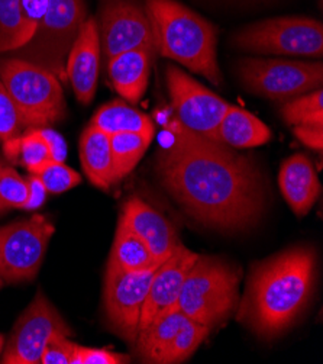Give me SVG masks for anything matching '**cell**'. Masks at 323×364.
I'll list each match as a JSON object with an SVG mask.
<instances>
[{
    "label": "cell",
    "mask_w": 323,
    "mask_h": 364,
    "mask_svg": "<svg viewBox=\"0 0 323 364\" xmlns=\"http://www.w3.org/2000/svg\"><path fill=\"white\" fill-rule=\"evenodd\" d=\"M168 131L171 144L158 151L155 170L177 205L214 230L243 231L258 224L267 208V185L258 166L177 119Z\"/></svg>",
    "instance_id": "cell-1"
},
{
    "label": "cell",
    "mask_w": 323,
    "mask_h": 364,
    "mask_svg": "<svg viewBox=\"0 0 323 364\" xmlns=\"http://www.w3.org/2000/svg\"><path fill=\"white\" fill-rule=\"evenodd\" d=\"M316 280L310 247L285 250L253 266L236 319L263 338L283 334L306 309Z\"/></svg>",
    "instance_id": "cell-2"
},
{
    "label": "cell",
    "mask_w": 323,
    "mask_h": 364,
    "mask_svg": "<svg viewBox=\"0 0 323 364\" xmlns=\"http://www.w3.org/2000/svg\"><path fill=\"white\" fill-rule=\"evenodd\" d=\"M147 15L155 38V51L180 63L213 85L222 83L213 25L175 0H147Z\"/></svg>",
    "instance_id": "cell-3"
},
{
    "label": "cell",
    "mask_w": 323,
    "mask_h": 364,
    "mask_svg": "<svg viewBox=\"0 0 323 364\" xmlns=\"http://www.w3.org/2000/svg\"><path fill=\"white\" fill-rule=\"evenodd\" d=\"M241 270L219 257L200 256L189 270L177 308L212 331L239 305Z\"/></svg>",
    "instance_id": "cell-4"
},
{
    "label": "cell",
    "mask_w": 323,
    "mask_h": 364,
    "mask_svg": "<svg viewBox=\"0 0 323 364\" xmlns=\"http://www.w3.org/2000/svg\"><path fill=\"white\" fill-rule=\"evenodd\" d=\"M0 82L12 97L25 128H47L65 117V99L58 77L31 61L0 60Z\"/></svg>",
    "instance_id": "cell-5"
},
{
    "label": "cell",
    "mask_w": 323,
    "mask_h": 364,
    "mask_svg": "<svg viewBox=\"0 0 323 364\" xmlns=\"http://www.w3.org/2000/svg\"><path fill=\"white\" fill-rule=\"evenodd\" d=\"M87 19L83 0H48V9L18 58L37 64L60 79L65 77L67 55Z\"/></svg>",
    "instance_id": "cell-6"
},
{
    "label": "cell",
    "mask_w": 323,
    "mask_h": 364,
    "mask_svg": "<svg viewBox=\"0 0 323 364\" xmlns=\"http://www.w3.org/2000/svg\"><path fill=\"white\" fill-rule=\"evenodd\" d=\"M235 48L254 54L320 58L323 26L310 18H274L251 23L232 36Z\"/></svg>",
    "instance_id": "cell-7"
},
{
    "label": "cell",
    "mask_w": 323,
    "mask_h": 364,
    "mask_svg": "<svg viewBox=\"0 0 323 364\" xmlns=\"http://www.w3.org/2000/svg\"><path fill=\"white\" fill-rule=\"evenodd\" d=\"M236 73L242 86L253 95L284 100L322 89V61L278 58H241Z\"/></svg>",
    "instance_id": "cell-8"
},
{
    "label": "cell",
    "mask_w": 323,
    "mask_h": 364,
    "mask_svg": "<svg viewBox=\"0 0 323 364\" xmlns=\"http://www.w3.org/2000/svg\"><path fill=\"white\" fill-rule=\"evenodd\" d=\"M55 228L40 213L0 227V279L8 283L37 277Z\"/></svg>",
    "instance_id": "cell-9"
},
{
    "label": "cell",
    "mask_w": 323,
    "mask_h": 364,
    "mask_svg": "<svg viewBox=\"0 0 323 364\" xmlns=\"http://www.w3.org/2000/svg\"><path fill=\"white\" fill-rule=\"evenodd\" d=\"M55 334L73 337V330L40 290L16 321L2 363L40 364L45 346Z\"/></svg>",
    "instance_id": "cell-10"
},
{
    "label": "cell",
    "mask_w": 323,
    "mask_h": 364,
    "mask_svg": "<svg viewBox=\"0 0 323 364\" xmlns=\"http://www.w3.org/2000/svg\"><path fill=\"white\" fill-rule=\"evenodd\" d=\"M165 79L177 121L199 135L218 139V128L229 103L178 67L168 65Z\"/></svg>",
    "instance_id": "cell-11"
},
{
    "label": "cell",
    "mask_w": 323,
    "mask_h": 364,
    "mask_svg": "<svg viewBox=\"0 0 323 364\" xmlns=\"http://www.w3.org/2000/svg\"><path fill=\"white\" fill-rule=\"evenodd\" d=\"M158 266L139 272H119L106 267L104 309L107 322L131 346L136 343L143 304Z\"/></svg>",
    "instance_id": "cell-12"
},
{
    "label": "cell",
    "mask_w": 323,
    "mask_h": 364,
    "mask_svg": "<svg viewBox=\"0 0 323 364\" xmlns=\"http://www.w3.org/2000/svg\"><path fill=\"white\" fill-rule=\"evenodd\" d=\"M97 29L107 61L131 50L155 51L154 29L147 11L131 0H112L104 5Z\"/></svg>",
    "instance_id": "cell-13"
},
{
    "label": "cell",
    "mask_w": 323,
    "mask_h": 364,
    "mask_svg": "<svg viewBox=\"0 0 323 364\" xmlns=\"http://www.w3.org/2000/svg\"><path fill=\"white\" fill-rule=\"evenodd\" d=\"M197 257V252L180 244L155 269L150 283L146 304H143L139 322V333L143 328H147L158 316L177 305L185 279L192 266L196 263Z\"/></svg>",
    "instance_id": "cell-14"
},
{
    "label": "cell",
    "mask_w": 323,
    "mask_h": 364,
    "mask_svg": "<svg viewBox=\"0 0 323 364\" xmlns=\"http://www.w3.org/2000/svg\"><path fill=\"white\" fill-rule=\"evenodd\" d=\"M100 51L97 22L87 18L65 61V76L73 86L77 100L83 105L92 102L97 89Z\"/></svg>",
    "instance_id": "cell-15"
},
{
    "label": "cell",
    "mask_w": 323,
    "mask_h": 364,
    "mask_svg": "<svg viewBox=\"0 0 323 364\" xmlns=\"http://www.w3.org/2000/svg\"><path fill=\"white\" fill-rule=\"evenodd\" d=\"M119 220L147 244L160 263L182 244L177 230L167 218L139 198H131L124 203Z\"/></svg>",
    "instance_id": "cell-16"
},
{
    "label": "cell",
    "mask_w": 323,
    "mask_h": 364,
    "mask_svg": "<svg viewBox=\"0 0 323 364\" xmlns=\"http://www.w3.org/2000/svg\"><path fill=\"white\" fill-rule=\"evenodd\" d=\"M278 185L284 199L297 216L307 215L322 191L312 161L303 154L292 156L283 163Z\"/></svg>",
    "instance_id": "cell-17"
},
{
    "label": "cell",
    "mask_w": 323,
    "mask_h": 364,
    "mask_svg": "<svg viewBox=\"0 0 323 364\" xmlns=\"http://www.w3.org/2000/svg\"><path fill=\"white\" fill-rule=\"evenodd\" d=\"M153 54L139 48L122 53L107 61L114 87L132 105H136L147 90Z\"/></svg>",
    "instance_id": "cell-18"
},
{
    "label": "cell",
    "mask_w": 323,
    "mask_h": 364,
    "mask_svg": "<svg viewBox=\"0 0 323 364\" xmlns=\"http://www.w3.org/2000/svg\"><path fill=\"white\" fill-rule=\"evenodd\" d=\"M80 160L92 183L103 191L115 185L111 135L89 127L80 139Z\"/></svg>",
    "instance_id": "cell-19"
},
{
    "label": "cell",
    "mask_w": 323,
    "mask_h": 364,
    "mask_svg": "<svg viewBox=\"0 0 323 364\" xmlns=\"http://www.w3.org/2000/svg\"><path fill=\"white\" fill-rule=\"evenodd\" d=\"M270 128L256 115L229 105L218 128V139L232 149H251L270 141Z\"/></svg>",
    "instance_id": "cell-20"
},
{
    "label": "cell",
    "mask_w": 323,
    "mask_h": 364,
    "mask_svg": "<svg viewBox=\"0 0 323 364\" xmlns=\"http://www.w3.org/2000/svg\"><path fill=\"white\" fill-rule=\"evenodd\" d=\"M161 264L153 252L124 221H118L114 247L111 251L107 269L119 272H139Z\"/></svg>",
    "instance_id": "cell-21"
},
{
    "label": "cell",
    "mask_w": 323,
    "mask_h": 364,
    "mask_svg": "<svg viewBox=\"0 0 323 364\" xmlns=\"http://www.w3.org/2000/svg\"><path fill=\"white\" fill-rule=\"evenodd\" d=\"M90 127H94L107 135L133 132L154 136V124L151 119L133 106L121 100L103 105L94 114Z\"/></svg>",
    "instance_id": "cell-22"
},
{
    "label": "cell",
    "mask_w": 323,
    "mask_h": 364,
    "mask_svg": "<svg viewBox=\"0 0 323 364\" xmlns=\"http://www.w3.org/2000/svg\"><path fill=\"white\" fill-rule=\"evenodd\" d=\"M4 151L11 161L26 167L29 173L51 160L41 128H29L23 135L5 141Z\"/></svg>",
    "instance_id": "cell-23"
},
{
    "label": "cell",
    "mask_w": 323,
    "mask_h": 364,
    "mask_svg": "<svg viewBox=\"0 0 323 364\" xmlns=\"http://www.w3.org/2000/svg\"><path fill=\"white\" fill-rule=\"evenodd\" d=\"M154 136L122 132L111 135V151L115 183L128 176L148 150Z\"/></svg>",
    "instance_id": "cell-24"
},
{
    "label": "cell",
    "mask_w": 323,
    "mask_h": 364,
    "mask_svg": "<svg viewBox=\"0 0 323 364\" xmlns=\"http://www.w3.org/2000/svg\"><path fill=\"white\" fill-rule=\"evenodd\" d=\"M28 41L21 0H0V53L16 51Z\"/></svg>",
    "instance_id": "cell-25"
},
{
    "label": "cell",
    "mask_w": 323,
    "mask_h": 364,
    "mask_svg": "<svg viewBox=\"0 0 323 364\" xmlns=\"http://www.w3.org/2000/svg\"><path fill=\"white\" fill-rule=\"evenodd\" d=\"M283 119L293 127H323V92L322 89L305 93L287 102L281 107Z\"/></svg>",
    "instance_id": "cell-26"
},
{
    "label": "cell",
    "mask_w": 323,
    "mask_h": 364,
    "mask_svg": "<svg viewBox=\"0 0 323 364\" xmlns=\"http://www.w3.org/2000/svg\"><path fill=\"white\" fill-rule=\"evenodd\" d=\"M29 174H35L45 186L48 193L60 195L80 185L82 176L64 164V161L50 160L38 168L32 170Z\"/></svg>",
    "instance_id": "cell-27"
},
{
    "label": "cell",
    "mask_w": 323,
    "mask_h": 364,
    "mask_svg": "<svg viewBox=\"0 0 323 364\" xmlns=\"http://www.w3.org/2000/svg\"><path fill=\"white\" fill-rule=\"evenodd\" d=\"M28 199V180L0 161V209H22Z\"/></svg>",
    "instance_id": "cell-28"
},
{
    "label": "cell",
    "mask_w": 323,
    "mask_h": 364,
    "mask_svg": "<svg viewBox=\"0 0 323 364\" xmlns=\"http://www.w3.org/2000/svg\"><path fill=\"white\" fill-rule=\"evenodd\" d=\"M23 128L18 109L6 87L0 82V141L5 142L19 135Z\"/></svg>",
    "instance_id": "cell-29"
},
{
    "label": "cell",
    "mask_w": 323,
    "mask_h": 364,
    "mask_svg": "<svg viewBox=\"0 0 323 364\" xmlns=\"http://www.w3.org/2000/svg\"><path fill=\"white\" fill-rule=\"evenodd\" d=\"M77 344L64 334H55L51 337L44 348L40 364H71Z\"/></svg>",
    "instance_id": "cell-30"
},
{
    "label": "cell",
    "mask_w": 323,
    "mask_h": 364,
    "mask_svg": "<svg viewBox=\"0 0 323 364\" xmlns=\"http://www.w3.org/2000/svg\"><path fill=\"white\" fill-rule=\"evenodd\" d=\"M129 357L107 348H89L77 346L71 364H125Z\"/></svg>",
    "instance_id": "cell-31"
},
{
    "label": "cell",
    "mask_w": 323,
    "mask_h": 364,
    "mask_svg": "<svg viewBox=\"0 0 323 364\" xmlns=\"http://www.w3.org/2000/svg\"><path fill=\"white\" fill-rule=\"evenodd\" d=\"M48 9V0H21V14L31 40Z\"/></svg>",
    "instance_id": "cell-32"
},
{
    "label": "cell",
    "mask_w": 323,
    "mask_h": 364,
    "mask_svg": "<svg viewBox=\"0 0 323 364\" xmlns=\"http://www.w3.org/2000/svg\"><path fill=\"white\" fill-rule=\"evenodd\" d=\"M28 180V199L25 202V205L22 206L23 210H37L40 209L45 199H47V189L43 185V181L35 176V174H29Z\"/></svg>",
    "instance_id": "cell-33"
},
{
    "label": "cell",
    "mask_w": 323,
    "mask_h": 364,
    "mask_svg": "<svg viewBox=\"0 0 323 364\" xmlns=\"http://www.w3.org/2000/svg\"><path fill=\"white\" fill-rule=\"evenodd\" d=\"M296 138L306 147L322 151L323 149V127L317 125H299L293 129Z\"/></svg>",
    "instance_id": "cell-34"
},
{
    "label": "cell",
    "mask_w": 323,
    "mask_h": 364,
    "mask_svg": "<svg viewBox=\"0 0 323 364\" xmlns=\"http://www.w3.org/2000/svg\"><path fill=\"white\" fill-rule=\"evenodd\" d=\"M41 132L48 144V149H50V153H51V160L54 161H64L65 157H67V145H65V141L64 138L55 132L54 129H50L48 127L47 128H41Z\"/></svg>",
    "instance_id": "cell-35"
},
{
    "label": "cell",
    "mask_w": 323,
    "mask_h": 364,
    "mask_svg": "<svg viewBox=\"0 0 323 364\" xmlns=\"http://www.w3.org/2000/svg\"><path fill=\"white\" fill-rule=\"evenodd\" d=\"M4 348V336H0V353H2Z\"/></svg>",
    "instance_id": "cell-36"
},
{
    "label": "cell",
    "mask_w": 323,
    "mask_h": 364,
    "mask_svg": "<svg viewBox=\"0 0 323 364\" xmlns=\"http://www.w3.org/2000/svg\"><path fill=\"white\" fill-rule=\"evenodd\" d=\"M2 284H4V282H2V279H0V287H2Z\"/></svg>",
    "instance_id": "cell-37"
},
{
    "label": "cell",
    "mask_w": 323,
    "mask_h": 364,
    "mask_svg": "<svg viewBox=\"0 0 323 364\" xmlns=\"http://www.w3.org/2000/svg\"><path fill=\"white\" fill-rule=\"evenodd\" d=\"M0 213H4V210H2V209H0Z\"/></svg>",
    "instance_id": "cell-38"
}]
</instances>
